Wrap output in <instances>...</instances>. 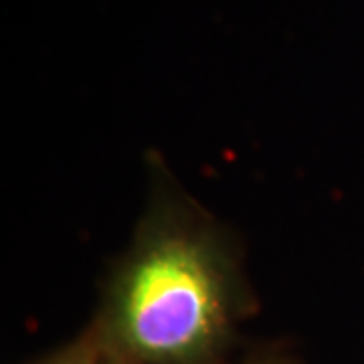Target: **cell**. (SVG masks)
I'll list each match as a JSON object with an SVG mask.
<instances>
[{
	"mask_svg": "<svg viewBox=\"0 0 364 364\" xmlns=\"http://www.w3.org/2000/svg\"><path fill=\"white\" fill-rule=\"evenodd\" d=\"M100 354H102L100 346L95 344L93 336L87 332V336L69 344L63 350L55 352L51 356L43 358L37 364H97Z\"/></svg>",
	"mask_w": 364,
	"mask_h": 364,
	"instance_id": "cell-2",
	"label": "cell"
},
{
	"mask_svg": "<svg viewBox=\"0 0 364 364\" xmlns=\"http://www.w3.org/2000/svg\"><path fill=\"white\" fill-rule=\"evenodd\" d=\"M253 364H296L291 363V360H287V358H279V356H267V358H261L257 363Z\"/></svg>",
	"mask_w": 364,
	"mask_h": 364,
	"instance_id": "cell-3",
	"label": "cell"
},
{
	"mask_svg": "<svg viewBox=\"0 0 364 364\" xmlns=\"http://www.w3.org/2000/svg\"><path fill=\"white\" fill-rule=\"evenodd\" d=\"M97 364H132V363H126V360H119V358H114V356H107V354H100V360Z\"/></svg>",
	"mask_w": 364,
	"mask_h": 364,
	"instance_id": "cell-4",
	"label": "cell"
},
{
	"mask_svg": "<svg viewBox=\"0 0 364 364\" xmlns=\"http://www.w3.org/2000/svg\"><path fill=\"white\" fill-rule=\"evenodd\" d=\"M249 298L231 237L195 200L158 182L90 334L104 354L132 364H215Z\"/></svg>",
	"mask_w": 364,
	"mask_h": 364,
	"instance_id": "cell-1",
	"label": "cell"
}]
</instances>
